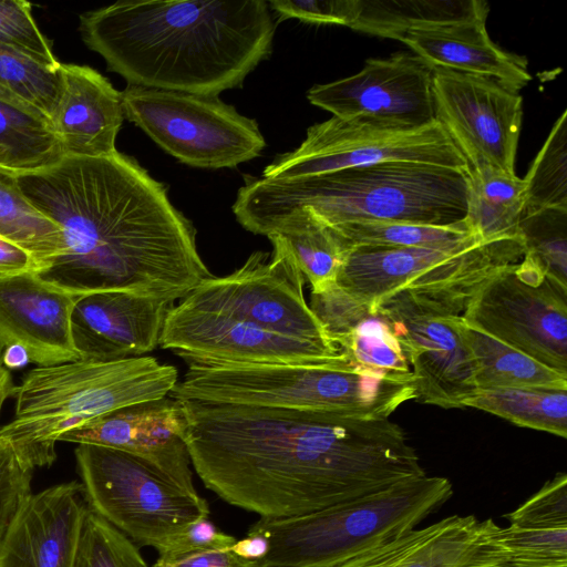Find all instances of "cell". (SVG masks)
Returning a JSON list of instances; mask_svg holds the SVG:
<instances>
[{"instance_id":"cell-1","label":"cell","mask_w":567,"mask_h":567,"mask_svg":"<svg viewBox=\"0 0 567 567\" xmlns=\"http://www.w3.org/2000/svg\"><path fill=\"white\" fill-rule=\"evenodd\" d=\"M181 402L205 486L261 517L312 513L426 474L389 417Z\"/></svg>"},{"instance_id":"cell-2","label":"cell","mask_w":567,"mask_h":567,"mask_svg":"<svg viewBox=\"0 0 567 567\" xmlns=\"http://www.w3.org/2000/svg\"><path fill=\"white\" fill-rule=\"evenodd\" d=\"M16 175L62 230L64 252L38 272L50 286L74 296L121 290L175 302L212 276L192 221L133 157L63 156Z\"/></svg>"},{"instance_id":"cell-3","label":"cell","mask_w":567,"mask_h":567,"mask_svg":"<svg viewBox=\"0 0 567 567\" xmlns=\"http://www.w3.org/2000/svg\"><path fill=\"white\" fill-rule=\"evenodd\" d=\"M85 45L130 85L206 96L271 54L268 1H117L80 16Z\"/></svg>"},{"instance_id":"cell-4","label":"cell","mask_w":567,"mask_h":567,"mask_svg":"<svg viewBox=\"0 0 567 567\" xmlns=\"http://www.w3.org/2000/svg\"><path fill=\"white\" fill-rule=\"evenodd\" d=\"M468 176V168L410 162L288 179L246 176L233 212L246 230L264 236L295 216L330 226L358 221L450 226L465 219Z\"/></svg>"},{"instance_id":"cell-5","label":"cell","mask_w":567,"mask_h":567,"mask_svg":"<svg viewBox=\"0 0 567 567\" xmlns=\"http://www.w3.org/2000/svg\"><path fill=\"white\" fill-rule=\"evenodd\" d=\"M177 381L174 365L144 355L37 367L13 389L14 413L0 426V440L33 470L50 466L65 432L114 410L165 398Z\"/></svg>"},{"instance_id":"cell-6","label":"cell","mask_w":567,"mask_h":567,"mask_svg":"<svg viewBox=\"0 0 567 567\" xmlns=\"http://www.w3.org/2000/svg\"><path fill=\"white\" fill-rule=\"evenodd\" d=\"M169 395L179 401L329 411L389 417L416 399L412 372L352 363L230 364L188 362Z\"/></svg>"},{"instance_id":"cell-7","label":"cell","mask_w":567,"mask_h":567,"mask_svg":"<svg viewBox=\"0 0 567 567\" xmlns=\"http://www.w3.org/2000/svg\"><path fill=\"white\" fill-rule=\"evenodd\" d=\"M523 257L518 236L454 248L352 246L336 284L385 317L461 316L487 279Z\"/></svg>"},{"instance_id":"cell-8","label":"cell","mask_w":567,"mask_h":567,"mask_svg":"<svg viewBox=\"0 0 567 567\" xmlns=\"http://www.w3.org/2000/svg\"><path fill=\"white\" fill-rule=\"evenodd\" d=\"M452 495L450 480L424 474L312 513L261 517L248 530L266 543L255 567H333L416 528Z\"/></svg>"},{"instance_id":"cell-9","label":"cell","mask_w":567,"mask_h":567,"mask_svg":"<svg viewBox=\"0 0 567 567\" xmlns=\"http://www.w3.org/2000/svg\"><path fill=\"white\" fill-rule=\"evenodd\" d=\"M74 455L87 506L138 546L161 551L208 518L206 499L140 456L92 444H78Z\"/></svg>"},{"instance_id":"cell-10","label":"cell","mask_w":567,"mask_h":567,"mask_svg":"<svg viewBox=\"0 0 567 567\" xmlns=\"http://www.w3.org/2000/svg\"><path fill=\"white\" fill-rule=\"evenodd\" d=\"M121 100L124 117L193 167L231 168L258 157L266 146L256 120L218 96L127 84Z\"/></svg>"},{"instance_id":"cell-11","label":"cell","mask_w":567,"mask_h":567,"mask_svg":"<svg viewBox=\"0 0 567 567\" xmlns=\"http://www.w3.org/2000/svg\"><path fill=\"white\" fill-rule=\"evenodd\" d=\"M386 162L468 168L464 156L436 121L420 127H398L332 116L310 126L300 146L277 155L261 177H308Z\"/></svg>"},{"instance_id":"cell-12","label":"cell","mask_w":567,"mask_h":567,"mask_svg":"<svg viewBox=\"0 0 567 567\" xmlns=\"http://www.w3.org/2000/svg\"><path fill=\"white\" fill-rule=\"evenodd\" d=\"M471 327L567 375V287L529 259L487 279L461 315Z\"/></svg>"},{"instance_id":"cell-13","label":"cell","mask_w":567,"mask_h":567,"mask_svg":"<svg viewBox=\"0 0 567 567\" xmlns=\"http://www.w3.org/2000/svg\"><path fill=\"white\" fill-rule=\"evenodd\" d=\"M268 238L274 247L271 255L255 251L234 272L212 275L179 302L276 333L338 346L309 308L303 295L306 279L287 244L278 235Z\"/></svg>"},{"instance_id":"cell-14","label":"cell","mask_w":567,"mask_h":567,"mask_svg":"<svg viewBox=\"0 0 567 567\" xmlns=\"http://www.w3.org/2000/svg\"><path fill=\"white\" fill-rule=\"evenodd\" d=\"M435 121L468 164L515 173L523 120V97L504 84L478 75L434 69Z\"/></svg>"},{"instance_id":"cell-15","label":"cell","mask_w":567,"mask_h":567,"mask_svg":"<svg viewBox=\"0 0 567 567\" xmlns=\"http://www.w3.org/2000/svg\"><path fill=\"white\" fill-rule=\"evenodd\" d=\"M159 346L187 362L320 364L350 361L338 346L276 333L181 302L166 315Z\"/></svg>"},{"instance_id":"cell-16","label":"cell","mask_w":567,"mask_h":567,"mask_svg":"<svg viewBox=\"0 0 567 567\" xmlns=\"http://www.w3.org/2000/svg\"><path fill=\"white\" fill-rule=\"evenodd\" d=\"M434 69L414 53L368 59L355 74L307 93L311 104L341 120H367L398 127L435 122Z\"/></svg>"},{"instance_id":"cell-17","label":"cell","mask_w":567,"mask_h":567,"mask_svg":"<svg viewBox=\"0 0 567 567\" xmlns=\"http://www.w3.org/2000/svg\"><path fill=\"white\" fill-rule=\"evenodd\" d=\"M182 402L171 395L131 404L65 432L60 442L105 446L140 456L197 493L184 440Z\"/></svg>"},{"instance_id":"cell-18","label":"cell","mask_w":567,"mask_h":567,"mask_svg":"<svg viewBox=\"0 0 567 567\" xmlns=\"http://www.w3.org/2000/svg\"><path fill=\"white\" fill-rule=\"evenodd\" d=\"M78 298L38 272L0 277V353L19 344L37 367L80 360L71 326Z\"/></svg>"},{"instance_id":"cell-19","label":"cell","mask_w":567,"mask_h":567,"mask_svg":"<svg viewBox=\"0 0 567 567\" xmlns=\"http://www.w3.org/2000/svg\"><path fill=\"white\" fill-rule=\"evenodd\" d=\"M86 509L76 481L31 493L0 536V567H74Z\"/></svg>"},{"instance_id":"cell-20","label":"cell","mask_w":567,"mask_h":567,"mask_svg":"<svg viewBox=\"0 0 567 567\" xmlns=\"http://www.w3.org/2000/svg\"><path fill=\"white\" fill-rule=\"evenodd\" d=\"M173 301L107 290L79 296L71 319L80 360L142 357L159 344Z\"/></svg>"},{"instance_id":"cell-21","label":"cell","mask_w":567,"mask_h":567,"mask_svg":"<svg viewBox=\"0 0 567 567\" xmlns=\"http://www.w3.org/2000/svg\"><path fill=\"white\" fill-rule=\"evenodd\" d=\"M458 317H385L414 375L416 399L423 403L464 408L477 390L474 361L460 332Z\"/></svg>"},{"instance_id":"cell-22","label":"cell","mask_w":567,"mask_h":567,"mask_svg":"<svg viewBox=\"0 0 567 567\" xmlns=\"http://www.w3.org/2000/svg\"><path fill=\"white\" fill-rule=\"evenodd\" d=\"M50 125L64 156L104 157L116 152L124 114L121 92L87 65L60 63Z\"/></svg>"},{"instance_id":"cell-23","label":"cell","mask_w":567,"mask_h":567,"mask_svg":"<svg viewBox=\"0 0 567 567\" xmlns=\"http://www.w3.org/2000/svg\"><path fill=\"white\" fill-rule=\"evenodd\" d=\"M489 519L451 515L333 567H496L488 542Z\"/></svg>"},{"instance_id":"cell-24","label":"cell","mask_w":567,"mask_h":567,"mask_svg":"<svg viewBox=\"0 0 567 567\" xmlns=\"http://www.w3.org/2000/svg\"><path fill=\"white\" fill-rule=\"evenodd\" d=\"M399 41L433 69L488 78L517 92L532 80L527 60L497 47L486 20L412 30Z\"/></svg>"},{"instance_id":"cell-25","label":"cell","mask_w":567,"mask_h":567,"mask_svg":"<svg viewBox=\"0 0 567 567\" xmlns=\"http://www.w3.org/2000/svg\"><path fill=\"white\" fill-rule=\"evenodd\" d=\"M483 0H359L351 29L399 40L412 30L487 20Z\"/></svg>"},{"instance_id":"cell-26","label":"cell","mask_w":567,"mask_h":567,"mask_svg":"<svg viewBox=\"0 0 567 567\" xmlns=\"http://www.w3.org/2000/svg\"><path fill=\"white\" fill-rule=\"evenodd\" d=\"M468 172L464 223L470 231L482 240L517 237L526 212L524 181L489 166Z\"/></svg>"},{"instance_id":"cell-27","label":"cell","mask_w":567,"mask_h":567,"mask_svg":"<svg viewBox=\"0 0 567 567\" xmlns=\"http://www.w3.org/2000/svg\"><path fill=\"white\" fill-rule=\"evenodd\" d=\"M457 326L474 361L477 389L567 390V375L468 326L461 316Z\"/></svg>"},{"instance_id":"cell-28","label":"cell","mask_w":567,"mask_h":567,"mask_svg":"<svg viewBox=\"0 0 567 567\" xmlns=\"http://www.w3.org/2000/svg\"><path fill=\"white\" fill-rule=\"evenodd\" d=\"M270 235H278L285 240L311 291L336 282L352 248L337 228L310 216L288 218L275 226Z\"/></svg>"},{"instance_id":"cell-29","label":"cell","mask_w":567,"mask_h":567,"mask_svg":"<svg viewBox=\"0 0 567 567\" xmlns=\"http://www.w3.org/2000/svg\"><path fill=\"white\" fill-rule=\"evenodd\" d=\"M519 426L567 436V390L551 388L477 389L465 402Z\"/></svg>"},{"instance_id":"cell-30","label":"cell","mask_w":567,"mask_h":567,"mask_svg":"<svg viewBox=\"0 0 567 567\" xmlns=\"http://www.w3.org/2000/svg\"><path fill=\"white\" fill-rule=\"evenodd\" d=\"M0 237L30 251L44 266V269L64 252L60 226L38 209L24 195L16 173L2 168H0Z\"/></svg>"},{"instance_id":"cell-31","label":"cell","mask_w":567,"mask_h":567,"mask_svg":"<svg viewBox=\"0 0 567 567\" xmlns=\"http://www.w3.org/2000/svg\"><path fill=\"white\" fill-rule=\"evenodd\" d=\"M64 156L50 122L0 101V168L33 172Z\"/></svg>"},{"instance_id":"cell-32","label":"cell","mask_w":567,"mask_h":567,"mask_svg":"<svg viewBox=\"0 0 567 567\" xmlns=\"http://www.w3.org/2000/svg\"><path fill=\"white\" fill-rule=\"evenodd\" d=\"M333 227L352 246L454 248L482 240L470 231L464 221L450 226L403 221H358Z\"/></svg>"},{"instance_id":"cell-33","label":"cell","mask_w":567,"mask_h":567,"mask_svg":"<svg viewBox=\"0 0 567 567\" xmlns=\"http://www.w3.org/2000/svg\"><path fill=\"white\" fill-rule=\"evenodd\" d=\"M496 567H567V527H501L489 519Z\"/></svg>"},{"instance_id":"cell-34","label":"cell","mask_w":567,"mask_h":567,"mask_svg":"<svg viewBox=\"0 0 567 567\" xmlns=\"http://www.w3.org/2000/svg\"><path fill=\"white\" fill-rule=\"evenodd\" d=\"M567 112L553 125L524 181L526 210L567 208Z\"/></svg>"},{"instance_id":"cell-35","label":"cell","mask_w":567,"mask_h":567,"mask_svg":"<svg viewBox=\"0 0 567 567\" xmlns=\"http://www.w3.org/2000/svg\"><path fill=\"white\" fill-rule=\"evenodd\" d=\"M518 236L524 257L567 287V208L526 210Z\"/></svg>"},{"instance_id":"cell-36","label":"cell","mask_w":567,"mask_h":567,"mask_svg":"<svg viewBox=\"0 0 567 567\" xmlns=\"http://www.w3.org/2000/svg\"><path fill=\"white\" fill-rule=\"evenodd\" d=\"M58 69L0 43V85L38 110L49 122L58 95Z\"/></svg>"},{"instance_id":"cell-37","label":"cell","mask_w":567,"mask_h":567,"mask_svg":"<svg viewBox=\"0 0 567 567\" xmlns=\"http://www.w3.org/2000/svg\"><path fill=\"white\" fill-rule=\"evenodd\" d=\"M339 346L352 363L390 372H412L393 324L379 312L360 321Z\"/></svg>"},{"instance_id":"cell-38","label":"cell","mask_w":567,"mask_h":567,"mask_svg":"<svg viewBox=\"0 0 567 567\" xmlns=\"http://www.w3.org/2000/svg\"><path fill=\"white\" fill-rule=\"evenodd\" d=\"M74 567H147L137 545L89 506Z\"/></svg>"},{"instance_id":"cell-39","label":"cell","mask_w":567,"mask_h":567,"mask_svg":"<svg viewBox=\"0 0 567 567\" xmlns=\"http://www.w3.org/2000/svg\"><path fill=\"white\" fill-rule=\"evenodd\" d=\"M0 43L22 50L50 68L60 66L27 1L0 0Z\"/></svg>"},{"instance_id":"cell-40","label":"cell","mask_w":567,"mask_h":567,"mask_svg":"<svg viewBox=\"0 0 567 567\" xmlns=\"http://www.w3.org/2000/svg\"><path fill=\"white\" fill-rule=\"evenodd\" d=\"M309 308L338 346L360 321L374 313L365 302L336 282L311 291Z\"/></svg>"},{"instance_id":"cell-41","label":"cell","mask_w":567,"mask_h":567,"mask_svg":"<svg viewBox=\"0 0 567 567\" xmlns=\"http://www.w3.org/2000/svg\"><path fill=\"white\" fill-rule=\"evenodd\" d=\"M520 528L567 527V475L556 474L525 503L504 516Z\"/></svg>"},{"instance_id":"cell-42","label":"cell","mask_w":567,"mask_h":567,"mask_svg":"<svg viewBox=\"0 0 567 567\" xmlns=\"http://www.w3.org/2000/svg\"><path fill=\"white\" fill-rule=\"evenodd\" d=\"M33 471L10 443L0 440V536L31 494Z\"/></svg>"},{"instance_id":"cell-43","label":"cell","mask_w":567,"mask_h":567,"mask_svg":"<svg viewBox=\"0 0 567 567\" xmlns=\"http://www.w3.org/2000/svg\"><path fill=\"white\" fill-rule=\"evenodd\" d=\"M268 4L280 19L349 28L359 14V0H271Z\"/></svg>"},{"instance_id":"cell-44","label":"cell","mask_w":567,"mask_h":567,"mask_svg":"<svg viewBox=\"0 0 567 567\" xmlns=\"http://www.w3.org/2000/svg\"><path fill=\"white\" fill-rule=\"evenodd\" d=\"M153 567H255L231 548H198L181 553H158Z\"/></svg>"},{"instance_id":"cell-45","label":"cell","mask_w":567,"mask_h":567,"mask_svg":"<svg viewBox=\"0 0 567 567\" xmlns=\"http://www.w3.org/2000/svg\"><path fill=\"white\" fill-rule=\"evenodd\" d=\"M237 539L217 529L208 518L187 526L158 553H179L198 548H231Z\"/></svg>"},{"instance_id":"cell-46","label":"cell","mask_w":567,"mask_h":567,"mask_svg":"<svg viewBox=\"0 0 567 567\" xmlns=\"http://www.w3.org/2000/svg\"><path fill=\"white\" fill-rule=\"evenodd\" d=\"M44 266L27 249L0 237V277L40 272Z\"/></svg>"},{"instance_id":"cell-47","label":"cell","mask_w":567,"mask_h":567,"mask_svg":"<svg viewBox=\"0 0 567 567\" xmlns=\"http://www.w3.org/2000/svg\"><path fill=\"white\" fill-rule=\"evenodd\" d=\"M0 362L9 370L24 368L30 363L25 349L19 344H11L0 353Z\"/></svg>"},{"instance_id":"cell-48","label":"cell","mask_w":567,"mask_h":567,"mask_svg":"<svg viewBox=\"0 0 567 567\" xmlns=\"http://www.w3.org/2000/svg\"><path fill=\"white\" fill-rule=\"evenodd\" d=\"M14 386L11 371L0 362V414L4 402L12 396Z\"/></svg>"},{"instance_id":"cell-49","label":"cell","mask_w":567,"mask_h":567,"mask_svg":"<svg viewBox=\"0 0 567 567\" xmlns=\"http://www.w3.org/2000/svg\"><path fill=\"white\" fill-rule=\"evenodd\" d=\"M0 101L6 102L14 107H18L27 113H30L32 115L42 117L48 120L43 114H41L38 110L33 109L32 106L24 103L22 100H20L18 96H16L13 93L4 89L0 85ZM49 121V120H48Z\"/></svg>"}]
</instances>
